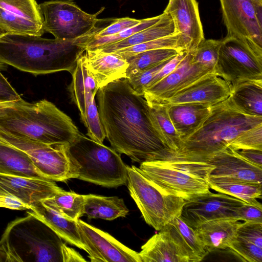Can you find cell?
I'll return each mask as SVG.
<instances>
[{
    "instance_id": "24",
    "label": "cell",
    "mask_w": 262,
    "mask_h": 262,
    "mask_svg": "<svg viewBox=\"0 0 262 262\" xmlns=\"http://www.w3.org/2000/svg\"><path fill=\"white\" fill-rule=\"evenodd\" d=\"M239 221L231 218L212 220L201 224L194 229L209 253L228 248L241 224Z\"/></svg>"
},
{
    "instance_id": "37",
    "label": "cell",
    "mask_w": 262,
    "mask_h": 262,
    "mask_svg": "<svg viewBox=\"0 0 262 262\" xmlns=\"http://www.w3.org/2000/svg\"><path fill=\"white\" fill-rule=\"evenodd\" d=\"M159 49H173L180 52L186 51L180 39V35L175 34L125 48L113 52L118 54L125 59L142 52Z\"/></svg>"
},
{
    "instance_id": "41",
    "label": "cell",
    "mask_w": 262,
    "mask_h": 262,
    "mask_svg": "<svg viewBox=\"0 0 262 262\" xmlns=\"http://www.w3.org/2000/svg\"><path fill=\"white\" fill-rule=\"evenodd\" d=\"M228 147L234 150H262V123L243 132L231 141Z\"/></svg>"
},
{
    "instance_id": "6",
    "label": "cell",
    "mask_w": 262,
    "mask_h": 262,
    "mask_svg": "<svg viewBox=\"0 0 262 262\" xmlns=\"http://www.w3.org/2000/svg\"><path fill=\"white\" fill-rule=\"evenodd\" d=\"M214 165L169 155L163 160L143 162L144 176L163 192L184 200L210 191L208 179Z\"/></svg>"
},
{
    "instance_id": "13",
    "label": "cell",
    "mask_w": 262,
    "mask_h": 262,
    "mask_svg": "<svg viewBox=\"0 0 262 262\" xmlns=\"http://www.w3.org/2000/svg\"><path fill=\"white\" fill-rule=\"evenodd\" d=\"M245 203L229 195L209 191L186 200L180 216L194 229L201 224L212 220H237L238 209Z\"/></svg>"
},
{
    "instance_id": "30",
    "label": "cell",
    "mask_w": 262,
    "mask_h": 262,
    "mask_svg": "<svg viewBox=\"0 0 262 262\" xmlns=\"http://www.w3.org/2000/svg\"><path fill=\"white\" fill-rule=\"evenodd\" d=\"M175 34L174 26L172 18L168 13L163 11L161 18L153 25L134 34L125 39L105 45L96 49L104 52L111 53Z\"/></svg>"
},
{
    "instance_id": "4",
    "label": "cell",
    "mask_w": 262,
    "mask_h": 262,
    "mask_svg": "<svg viewBox=\"0 0 262 262\" xmlns=\"http://www.w3.org/2000/svg\"><path fill=\"white\" fill-rule=\"evenodd\" d=\"M262 123V117L244 114L236 110L229 98L212 106L202 126L182 140L173 156L195 161L206 162L226 149L243 132Z\"/></svg>"
},
{
    "instance_id": "9",
    "label": "cell",
    "mask_w": 262,
    "mask_h": 262,
    "mask_svg": "<svg viewBox=\"0 0 262 262\" xmlns=\"http://www.w3.org/2000/svg\"><path fill=\"white\" fill-rule=\"evenodd\" d=\"M0 137L25 152L39 173L46 179L66 182L78 177L67 144H47L0 132Z\"/></svg>"
},
{
    "instance_id": "14",
    "label": "cell",
    "mask_w": 262,
    "mask_h": 262,
    "mask_svg": "<svg viewBox=\"0 0 262 262\" xmlns=\"http://www.w3.org/2000/svg\"><path fill=\"white\" fill-rule=\"evenodd\" d=\"M81 242L92 262H142L138 252L124 245L108 233L79 219Z\"/></svg>"
},
{
    "instance_id": "21",
    "label": "cell",
    "mask_w": 262,
    "mask_h": 262,
    "mask_svg": "<svg viewBox=\"0 0 262 262\" xmlns=\"http://www.w3.org/2000/svg\"><path fill=\"white\" fill-rule=\"evenodd\" d=\"M206 162L215 166L209 177L228 178L253 183H262V168L247 161L230 147L215 154Z\"/></svg>"
},
{
    "instance_id": "32",
    "label": "cell",
    "mask_w": 262,
    "mask_h": 262,
    "mask_svg": "<svg viewBox=\"0 0 262 262\" xmlns=\"http://www.w3.org/2000/svg\"><path fill=\"white\" fill-rule=\"evenodd\" d=\"M210 188L238 199L248 203L261 199V184L253 183L228 178L209 177Z\"/></svg>"
},
{
    "instance_id": "18",
    "label": "cell",
    "mask_w": 262,
    "mask_h": 262,
    "mask_svg": "<svg viewBox=\"0 0 262 262\" xmlns=\"http://www.w3.org/2000/svg\"><path fill=\"white\" fill-rule=\"evenodd\" d=\"M231 92V85L228 82L211 73L159 104L194 103L212 106L227 99Z\"/></svg>"
},
{
    "instance_id": "36",
    "label": "cell",
    "mask_w": 262,
    "mask_h": 262,
    "mask_svg": "<svg viewBox=\"0 0 262 262\" xmlns=\"http://www.w3.org/2000/svg\"><path fill=\"white\" fill-rule=\"evenodd\" d=\"M163 13L149 18L141 19L138 24L123 30L119 33L107 36L86 37L82 36L77 40L80 44L88 50H95L100 47L125 39L134 34L146 29L157 22L162 17Z\"/></svg>"
},
{
    "instance_id": "26",
    "label": "cell",
    "mask_w": 262,
    "mask_h": 262,
    "mask_svg": "<svg viewBox=\"0 0 262 262\" xmlns=\"http://www.w3.org/2000/svg\"><path fill=\"white\" fill-rule=\"evenodd\" d=\"M27 212L41 220L66 242L85 251L80 238L77 221L66 217L42 202L30 206V211Z\"/></svg>"
},
{
    "instance_id": "38",
    "label": "cell",
    "mask_w": 262,
    "mask_h": 262,
    "mask_svg": "<svg viewBox=\"0 0 262 262\" xmlns=\"http://www.w3.org/2000/svg\"><path fill=\"white\" fill-rule=\"evenodd\" d=\"M141 21V19L129 17L98 19L92 30L84 36L94 37L114 35L138 24Z\"/></svg>"
},
{
    "instance_id": "51",
    "label": "cell",
    "mask_w": 262,
    "mask_h": 262,
    "mask_svg": "<svg viewBox=\"0 0 262 262\" xmlns=\"http://www.w3.org/2000/svg\"></svg>"
},
{
    "instance_id": "35",
    "label": "cell",
    "mask_w": 262,
    "mask_h": 262,
    "mask_svg": "<svg viewBox=\"0 0 262 262\" xmlns=\"http://www.w3.org/2000/svg\"><path fill=\"white\" fill-rule=\"evenodd\" d=\"M180 52L173 49H159L142 52L128 57L125 58L128 63L126 78L169 59Z\"/></svg>"
},
{
    "instance_id": "31",
    "label": "cell",
    "mask_w": 262,
    "mask_h": 262,
    "mask_svg": "<svg viewBox=\"0 0 262 262\" xmlns=\"http://www.w3.org/2000/svg\"><path fill=\"white\" fill-rule=\"evenodd\" d=\"M84 214L89 219L112 221L125 217L129 210L123 200L118 196H104L93 194L84 195Z\"/></svg>"
},
{
    "instance_id": "20",
    "label": "cell",
    "mask_w": 262,
    "mask_h": 262,
    "mask_svg": "<svg viewBox=\"0 0 262 262\" xmlns=\"http://www.w3.org/2000/svg\"><path fill=\"white\" fill-rule=\"evenodd\" d=\"M81 55L86 70L99 89L115 80L126 78L128 63L118 54L85 49Z\"/></svg>"
},
{
    "instance_id": "33",
    "label": "cell",
    "mask_w": 262,
    "mask_h": 262,
    "mask_svg": "<svg viewBox=\"0 0 262 262\" xmlns=\"http://www.w3.org/2000/svg\"><path fill=\"white\" fill-rule=\"evenodd\" d=\"M148 103L154 125L163 143L173 155L178 150L181 139L169 117L167 105Z\"/></svg>"
},
{
    "instance_id": "27",
    "label": "cell",
    "mask_w": 262,
    "mask_h": 262,
    "mask_svg": "<svg viewBox=\"0 0 262 262\" xmlns=\"http://www.w3.org/2000/svg\"><path fill=\"white\" fill-rule=\"evenodd\" d=\"M0 173L46 179L23 150L0 137Z\"/></svg>"
},
{
    "instance_id": "39",
    "label": "cell",
    "mask_w": 262,
    "mask_h": 262,
    "mask_svg": "<svg viewBox=\"0 0 262 262\" xmlns=\"http://www.w3.org/2000/svg\"><path fill=\"white\" fill-rule=\"evenodd\" d=\"M222 39H204L192 50V61L214 70L217 63Z\"/></svg>"
},
{
    "instance_id": "15",
    "label": "cell",
    "mask_w": 262,
    "mask_h": 262,
    "mask_svg": "<svg viewBox=\"0 0 262 262\" xmlns=\"http://www.w3.org/2000/svg\"><path fill=\"white\" fill-rule=\"evenodd\" d=\"M1 33L41 36L43 17L35 0H0Z\"/></svg>"
},
{
    "instance_id": "12",
    "label": "cell",
    "mask_w": 262,
    "mask_h": 262,
    "mask_svg": "<svg viewBox=\"0 0 262 262\" xmlns=\"http://www.w3.org/2000/svg\"><path fill=\"white\" fill-rule=\"evenodd\" d=\"M226 36L262 53V0H220Z\"/></svg>"
},
{
    "instance_id": "11",
    "label": "cell",
    "mask_w": 262,
    "mask_h": 262,
    "mask_svg": "<svg viewBox=\"0 0 262 262\" xmlns=\"http://www.w3.org/2000/svg\"><path fill=\"white\" fill-rule=\"evenodd\" d=\"M45 31L55 38L74 40L86 35L101 12L91 14L82 10L74 0H54L39 5Z\"/></svg>"
},
{
    "instance_id": "42",
    "label": "cell",
    "mask_w": 262,
    "mask_h": 262,
    "mask_svg": "<svg viewBox=\"0 0 262 262\" xmlns=\"http://www.w3.org/2000/svg\"><path fill=\"white\" fill-rule=\"evenodd\" d=\"M171 58L127 78L132 89L138 94L143 96L145 90L147 88L155 75Z\"/></svg>"
},
{
    "instance_id": "17",
    "label": "cell",
    "mask_w": 262,
    "mask_h": 262,
    "mask_svg": "<svg viewBox=\"0 0 262 262\" xmlns=\"http://www.w3.org/2000/svg\"><path fill=\"white\" fill-rule=\"evenodd\" d=\"M172 19L175 33L187 51L194 50L205 39L196 0H169L164 10Z\"/></svg>"
},
{
    "instance_id": "49",
    "label": "cell",
    "mask_w": 262,
    "mask_h": 262,
    "mask_svg": "<svg viewBox=\"0 0 262 262\" xmlns=\"http://www.w3.org/2000/svg\"><path fill=\"white\" fill-rule=\"evenodd\" d=\"M0 261L7 262V255L6 252L0 248Z\"/></svg>"
},
{
    "instance_id": "22",
    "label": "cell",
    "mask_w": 262,
    "mask_h": 262,
    "mask_svg": "<svg viewBox=\"0 0 262 262\" xmlns=\"http://www.w3.org/2000/svg\"><path fill=\"white\" fill-rule=\"evenodd\" d=\"M161 229L169 236L187 262L202 261L207 254L195 230L180 215L174 217Z\"/></svg>"
},
{
    "instance_id": "2",
    "label": "cell",
    "mask_w": 262,
    "mask_h": 262,
    "mask_svg": "<svg viewBox=\"0 0 262 262\" xmlns=\"http://www.w3.org/2000/svg\"><path fill=\"white\" fill-rule=\"evenodd\" d=\"M85 49L77 39L0 33V64L35 75L61 71L72 74Z\"/></svg>"
},
{
    "instance_id": "46",
    "label": "cell",
    "mask_w": 262,
    "mask_h": 262,
    "mask_svg": "<svg viewBox=\"0 0 262 262\" xmlns=\"http://www.w3.org/2000/svg\"><path fill=\"white\" fill-rule=\"evenodd\" d=\"M21 99L20 95L0 72V103L14 102Z\"/></svg>"
},
{
    "instance_id": "50",
    "label": "cell",
    "mask_w": 262,
    "mask_h": 262,
    "mask_svg": "<svg viewBox=\"0 0 262 262\" xmlns=\"http://www.w3.org/2000/svg\"><path fill=\"white\" fill-rule=\"evenodd\" d=\"M12 102H10V103H0V108L4 106H5V105H8L9 104H10Z\"/></svg>"
},
{
    "instance_id": "28",
    "label": "cell",
    "mask_w": 262,
    "mask_h": 262,
    "mask_svg": "<svg viewBox=\"0 0 262 262\" xmlns=\"http://www.w3.org/2000/svg\"><path fill=\"white\" fill-rule=\"evenodd\" d=\"M228 98L239 112L262 117V80L246 81L232 86Z\"/></svg>"
},
{
    "instance_id": "16",
    "label": "cell",
    "mask_w": 262,
    "mask_h": 262,
    "mask_svg": "<svg viewBox=\"0 0 262 262\" xmlns=\"http://www.w3.org/2000/svg\"><path fill=\"white\" fill-rule=\"evenodd\" d=\"M211 73L214 72L211 69L194 62L192 51H189L174 70L147 88L143 97L148 103H160Z\"/></svg>"
},
{
    "instance_id": "19",
    "label": "cell",
    "mask_w": 262,
    "mask_h": 262,
    "mask_svg": "<svg viewBox=\"0 0 262 262\" xmlns=\"http://www.w3.org/2000/svg\"><path fill=\"white\" fill-rule=\"evenodd\" d=\"M62 190L55 181L0 173V194H8L30 207Z\"/></svg>"
},
{
    "instance_id": "3",
    "label": "cell",
    "mask_w": 262,
    "mask_h": 262,
    "mask_svg": "<svg viewBox=\"0 0 262 262\" xmlns=\"http://www.w3.org/2000/svg\"><path fill=\"white\" fill-rule=\"evenodd\" d=\"M0 132L50 145H69L81 134L51 102L22 99L0 108Z\"/></svg>"
},
{
    "instance_id": "48",
    "label": "cell",
    "mask_w": 262,
    "mask_h": 262,
    "mask_svg": "<svg viewBox=\"0 0 262 262\" xmlns=\"http://www.w3.org/2000/svg\"><path fill=\"white\" fill-rule=\"evenodd\" d=\"M243 159L250 163L262 168V150L255 149L235 150Z\"/></svg>"
},
{
    "instance_id": "23",
    "label": "cell",
    "mask_w": 262,
    "mask_h": 262,
    "mask_svg": "<svg viewBox=\"0 0 262 262\" xmlns=\"http://www.w3.org/2000/svg\"><path fill=\"white\" fill-rule=\"evenodd\" d=\"M81 54L71 74L72 80L68 86V90L72 101L80 112L82 121L86 113L97 106L95 97L99 88L96 81L86 70Z\"/></svg>"
},
{
    "instance_id": "7",
    "label": "cell",
    "mask_w": 262,
    "mask_h": 262,
    "mask_svg": "<svg viewBox=\"0 0 262 262\" xmlns=\"http://www.w3.org/2000/svg\"><path fill=\"white\" fill-rule=\"evenodd\" d=\"M77 179L108 188L127 184V165L113 148L81 135L68 146Z\"/></svg>"
},
{
    "instance_id": "5",
    "label": "cell",
    "mask_w": 262,
    "mask_h": 262,
    "mask_svg": "<svg viewBox=\"0 0 262 262\" xmlns=\"http://www.w3.org/2000/svg\"><path fill=\"white\" fill-rule=\"evenodd\" d=\"M28 215L11 222L0 241L7 262L70 261L73 249L41 220Z\"/></svg>"
},
{
    "instance_id": "10",
    "label": "cell",
    "mask_w": 262,
    "mask_h": 262,
    "mask_svg": "<svg viewBox=\"0 0 262 262\" xmlns=\"http://www.w3.org/2000/svg\"><path fill=\"white\" fill-rule=\"evenodd\" d=\"M214 73L231 87L246 81L262 80V53L239 39L226 36Z\"/></svg>"
},
{
    "instance_id": "1",
    "label": "cell",
    "mask_w": 262,
    "mask_h": 262,
    "mask_svg": "<svg viewBox=\"0 0 262 262\" xmlns=\"http://www.w3.org/2000/svg\"><path fill=\"white\" fill-rule=\"evenodd\" d=\"M100 122L112 148L140 164L172 154L156 130L149 106L126 78L100 88L96 96Z\"/></svg>"
},
{
    "instance_id": "45",
    "label": "cell",
    "mask_w": 262,
    "mask_h": 262,
    "mask_svg": "<svg viewBox=\"0 0 262 262\" xmlns=\"http://www.w3.org/2000/svg\"><path fill=\"white\" fill-rule=\"evenodd\" d=\"M188 52V51H181L170 59L155 75L147 88L155 84L174 70L185 57Z\"/></svg>"
},
{
    "instance_id": "34",
    "label": "cell",
    "mask_w": 262,
    "mask_h": 262,
    "mask_svg": "<svg viewBox=\"0 0 262 262\" xmlns=\"http://www.w3.org/2000/svg\"><path fill=\"white\" fill-rule=\"evenodd\" d=\"M42 202L62 215L78 221L84 214V195L62 190Z\"/></svg>"
},
{
    "instance_id": "25",
    "label": "cell",
    "mask_w": 262,
    "mask_h": 262,
    "mask_svg": "<svg viewBox=\"0 0 262 262\" xmlns=\"http://www.w3.org/2000/svg\"><path fill=\"white\" fill-rule=\"evenodd\" d=\"M166 105L169 117L181 141L202 126L210 114L212 106L194 103Z\"/></svg>"
},
{
    "instance_id": "8",
    "label": "cell",
    "mask_w": 262,
    "mask_h": 262,
    "mask_svg": "<svg viewBox=\"0 0 262 262\" xmlns=\"http://www.w3.org/2000/svg\"><path fill=\"white\" fill-rule=\"evenodd\" d=\"M127 171L130 196L148 225L159 231L180 215L185 200L162 191L135 166L127 165Z\"/></svg>"
},
{
    "instance_id": "43",
    "label": "cell",
    "mask_w": 262,
    "mask_h": 262,
    "mask_svg": "<svg viewBox=\"0 0 262 262\" xmlns=\"http://www.w3.org/2000/svg\"><path fill=\"white\" fill-rule=\"evenodd\" d=\"M236 235L253 242L262 248V223L246 222L241 223Z\"/></svg>"
},
{
    "instance_id": "29",
    "label": "cell",
    "mask_w": 262,
    "mask_h": 262,
    "mask_svg": "<svg viewBox=\"0 0 262 262\" xmlns=\"http://www.w3.org/2000/svg\"><path fill=\"white\" fill-rule=\"evenodd\" d=\"M158 231L142 246V262H187L169 236L162 229Z\"/></svg>"
},
{
    "instance_id": "44",
    "label": "cell",
    "mask_w": 262,
    "mask_h": 262,
    "mask_svg": "<svg viewBox=\"0 0 262 262\" xmlns=\"http://www.w3.org/2000/svg\"><path fill=\"white\" fill-rule=\"evenodd\" d=\"M237 220L246 222L262 223V205L257 202L255 203L245 202L241 205L237 211Z\"/></svg>"
},
{
    "instance_id": "40",
    "label": "cell",
    "mask_w": 262,
    "mask_h": 262,
    "mask_svg": "<svg viewBox=\"0 0 262 262\" xmlns=\"http://www.w3.org/2000/svg\"><path fill=\"white\" fill-rule=\"evenodd\" d=\"M227 249L243 261H262V248L250 240L236 235Z\"/></svg>"
},
{
    "instance_id": "47",
    "label": "cell",
    "mask_w": 262,
    "mask_h": 262,
    "mask_svg": "<svg viewBox=\"0 0 262 262\" xmlns=\"http://www.w3.org/2000/svg\"><path fill=\"white\" fill-rule=\"evenodd\" d=\"M0 207L12 210H30V207L17 198L8 194H0Z\"/></svg>"
}]
</instances>
